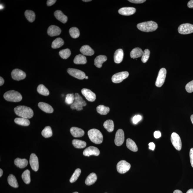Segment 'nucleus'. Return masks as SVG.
<instances>
[{"label":"nucleus","mask_w":193,"mask_h":193,"mask_svg":"<svg viewBox=\"0 0 193 193\" xmlns=\"http://www.w3.org/2000/svg\"><path fill=\"white\" fill-rule=\"evenodd\" d=\"M14 111L18 116L26 119L32 118L34 115L32 109L24 105H19L16 107Z\"/></svg>","instance_id":"f257e3e1"},{"label":"nucleus","mask_w":193,"mask_h":193,"mask_svg":"<svg viewBox=\"0 0 193 193\" xmlns=\"http://www.w3.org/2000/svg\"><path fill=\"white\" fill-rule=\"evenodd\" d=\"M137 27L142 32H152L157 29L158 24L155 21H150L140 23L137 25Z\"/></svg>","instance_id":"f03ea898"},{"label":"nucleus","mask_w":193,"mask_h":193,"mask_svg":"<svg viewBox=\"0 0 193 193\" xmlns=\"http://www.w3.org/2000/svg\"><path fill=\"white\" fill-rule=\"evenodd\" d=\"M88 135L90 141L95 144H100L103 142V135L99 130L96 129L89 130Z\"/></svg>","instance_id":"7ed1b4c3"},{"label":"nucleus","mask_w":193,"mask_h":193,"mask_svg":"<svg viewBox=\"0 0 193 193\" xmlns=\"http://www.w3.org/2000/svg\"><path fill=\"white\" fill-rule=\"evenodd\" d=\"M4 98L8 101L19 102L22 99V96L19 92L14 90H9L4 95Z\"/></svg>","instance_id":"20e7f679"},{"label":"nucleus","mask_w":193,"mask_h":193,"mask_svg":"<svg viewBox=\"0 0 193 193\" xmlns=\"http://www.w3.org/2000/svg\"><path fill=\"white\" fill-rule=\"evenodd\" d=\"M87 103L82 98L81 96L78 93L75 94V100L71 105V108L72 110H76L80 111L83 109V107L86 105Z\"/></svg>","instance_id":"39448f33"},{"label":"nucleus","mask_w":193,"mask_h":193,"mask_svg":"<svg viewBox=\"0 0 193 193\" xmlns=\"http://www.w3.org/2000/svg\"><path fill=\"white\" fill-rule=\"evenodd\" d=\"M171 140L173 146L178 151H180L182 148V142L180 137L175 132H173L171 135Z\"/></svg>","instance_id":"423d86ee"},{"label":"nucleus","mask_w":193,"mask_h":193,"mask_svg":"<svg viewBox=\"0 0 193 193\" xmlns=\"http://www.w3.org/2000/svg\"><path fill=\"white\" fill-rule=\"evenodd\" d=\"M131 166L129 163L125 160L119 162L117 165V171L120 174H125L131 168Z\"/></svg>","instance_id":"0eeeda50"},{"label":"nucleus","mask_w":193,"mask_h":193,"mask_svg":"<svg viewBox=\"0 0 193 193\" xmlns=\"http://www.w3.org/2000/svg\"><path fill=\"white\" fill-rule=\"evenodd\" d=\"M166 73L167 71L165 68H162L160 70L155 83L156 86L160 87L164 85L165 80Z\"/></svg>","instance_id":"6e6552de"},{"label":"nucleus","mask_w":193,"mask_h":193,"mask_svg":"<svg viewBox=\"0 0 193 193\" xmlns=\"http://www.w3.org/2000/svg\"><path fill=\"white\" fill-rule=\"evenodd\" d=\"M128 76L129 73L128 72L125 71L118 73L113 76L112 80L113 83H121L125 79L127 78Z\"/></svg>","instance_id":"1a4fd4ad"},{"label":"nucleus","mask_w":193,"mask_h":193,"mask_svg":"<svg viewBox=\"0 0 193 193\" xmlns=\"http://www.w3.org/2000/svg\"><path fill=\"white\" fill-rule=\"evenodd\" d=\"M178 32L182 34H187L193 33V25L189 24H181L178 28Z\"/></svg>","instance_id":"9d476101"},{"label":"nucleus","mask_w":193,"mask_h":193,"mask_svg":"<svg viewBox=\"0 0 193 193\" xmlns=\"http://www.w3.org/2000/svg\"><path fill=\"white\" fill-rule=\"evenodd\" d=\"M67 72L71 75L79 80H83L85 78V73L81 71L76 69L69 68L67 70Z\"/></svg>","instance_id":"9b49d317"},{"label":"nucleus","mask_w":193,"mask_h":193,"mask_svg":"<svg viewBox=\"0 0 193 193\" xmlns=\"http://www.w3.org/2000/svg\"><path fill=\"white\" fill-rule=\"evenodd\" d=\"M11 77L14 80L19 81L26 78V75L24 72L19 69H14L11 73Z\"/></svg>","instance_id":"f8f14e48"},{"label":"nucleus","mask_w":193,"mask_h":193,"mask_svg":"<svg viewBox=\"0 0 193 193\" xmlns=\"http://www.w3.org/2000/svg\"><path fill=\"white\" fill-rule=\"evenodd\" d=\"M124 132L122 130L119 129L115 134V142L117 146H121L124 142Z\"/></svg>","instance_id":"ddd939ff"},{"label":"nucleus","mask_w":193,"mask_h":193,"mask_svg":"<svg viewBox=\"0 0 193 193\" xmlns=\"http://www.w3.org/2000/svg\"><path fill=\"white\" fill-rule=\"evenodd\" d=\"M100 154V150L98 148L94 146L89 147L84 150L83 152L84 156L88 157L91 155L98 156Z\"/></svg>","instance_id":"4468645a"},{"label":"nucleus","mask_w":193,"mask_h":193,"mask_svg":"<svg viewBox=\"0 0 193 193\" xmlns=\"http://www.w3.org/2000/svg\"><path fill=\"white\" fill-rule=\"evenodd\" d=\"M30 164L33 170L37 171L39 169V161L37 156L34 153H32L30 157Z\"/></svg>","instance_id":"2eb2a0df"},{"label":"nucleus","mask_w":193,"mask_h":193,"mask_svg":"<svg viewBox=\"0 0 193 193\" xmlns=\"http://www.w3.org/2000/svg\"><path fill=\"white\" fill-rule=\"evenodd\" d=\"M82 95L85 97L86 99L90 102L95 101L96 99V95L88 89L83 88L81 90Z\"/></svg>","instance_id":"dca6fc26"},{"label":"nucleus","mask_w":193,"mask_h":193,"mask_svg":"<svg viewBox=\"0 0 193 193\" xmlns=\"http://www.w3.org/2000/svg\"><path fill=\"white\" fill-rule=\"evenodd\" d=\"M61 32V30L58 26L52 25L49 27L48 29L47 33L48 35L51 37L58 36L60 35Z\"/></svg>","instance_id":"f3484780"},{"label":"nucleus","mask_w":193,"mask_h":193,"mask_svg":"<svg viewBox=\"0 0 193 193\" xmlns=\"http://www.w3.org/2000/svg\"><path fill=\"white\" fill-rule=\"evenodd\" d=\"M136 9L133 7H123L121 8L118 10V13L123 16H131L135 14L136 12Z\"/></svg>","instance_id":"a211bd4d"},{"label":"nucleus","mask_w":193,"mask_h":193,"mask_svg":"<svg viewBox=\"0 0 193 193\" xmlns=\"http://www.w3.org/2000/svg\"><path fill=\"white\" fill-rule=\"evenodd\" d=\"M38 106L41 110L46 113H51L54 111L53 108L50 105L44 102H39L38 104Z\"/></svg>","instance_id":"6ab92c4d"},{"label":"nucleus","mask_w":193,"mask_h":193,"mask_svg":"<svg viewBox=\"0 0 193 193\" xmlns=\"http://www.w3.org/2000/svg\"><path fill=\"white\" fill-rule=\"evenodd\" d=\"M70 132L75 137H80L85 135V132L83 130L77 127H72L70 129Z\"/></svg>","instance_id":"aec40b11"},{"label":"nucleus","mask_w":193,"mask_h":193,"mask_svg":"<svg viewBox=\"0 0 193 193\" xmlns=\"http://www.w3.org/2000/svg\"><path fill=\"white\" fill-rule=\"evenodd\" d=\"M124 53L122 49H118L115 52L114 56V60L115 63H120L123 61Z\"/></svg>","instance_id":"412c9836"},{"label":"nucleus","mask_w":193,"mask_h":193,"mask_svg":"<svg viewBox=\"0 0 193 193\" xmlns=\"http://www.w3.org/2000/svg\"><path fill=\"white\" fill-rule=\"evenodd\" d=\"M107 60V57L106 56L103 55H100L96 57L95 59V66L98 68H100L102 67V64L104 62L106 61Z\"/></svg>","instance_id":"4be33fe9"},{"label":"nucleus","mask_w":193,"mask_h":193,"mask_svg":"<svg viewBox=\"0 0 193 193\" xmlns=\"http://www.w3.org/2000/svg\"><path fill=\"white\" fill-rule=\"evenodd\" d=\"M54 15L56 19L63 24H66L68 20V18L62 11L57 10L54 13Z\"/></svg>","instance_id":"5701e85b"},{"label":"nucleus","mask_w":193,"mask_h":193,"mask_svg":"<svg viewBox=\"0 0 193 193\" xmlns=\"http://www.w3.org/2000/svg\"><path fill=\"white\" fill-rule=\"evenodd\" d=\"M80 52L84 55L91 56L94 54V51L90 46L85 45L82 46L80 49Z\"/></svg>","instance_id":"b1692460"},{"label":"nucleus","mask_w":193,"mask_h":193,"mask_svg":"<svg viewBox=\"0 0 193 193\" xmlns=\"http://www.w3.org/2000/svg\"><path fill=\"white\" fill-rule=\"evenodd\" d=\"M143 52V51L140 48H135L130 53V56L133 59L138 58L142 56Z\"/></svg>","instance_id":"393cba45"},{"label":"nucleus","mask_w":193,"mask_h":193,"mask_svg":"<svg viewBox=\"0 0 193 193\" xmlns=\"http://www.w3.org/2000/svg\"><path fill=\"white\" fill-rule=\"evenodd\" d=\"M14 164L17 167L23 169L27 166L28 161L26 159H21L18 158L15 160Z\"/></svg>","instance_id":"a878e982"},{"label":"nucleus","mask_w":193,"mask_h":193,"mask_svg":"<svg viewBox=\"0 0 193 193\" xmlns=\"http://www.w3.org/2000/svg\"><path fill=\"white\" fill-rule=\"evenodd\" d=\"M97 180L96 174L95 173H92L89 174L87 177L85 181V184L87 185H91L96 182Z\"/></svg>","instance_id":"bb28decb"},{"label":"nucleus","mask_w":193,"mask_h":193,"mask_svg":"<svg viewBox=\"0 0 193 193\" xmlns=\"http://www.w3.org/2000/svg\"><path fill=\"white\" fill-rule=\"evenodd\" d=\"M127 147L132 151L136 152L138 151V147L135 142L130 138H128L126 141Z\"/></svg>","instance_id":"cd10ccee"},{"label":"nucleus","mask_w":193,"mask_h":193,"mask_svg":"<svg viewBox=\"0 0 193 193\" xmlns=\"http://www.w3.org/2000/svg\"><path fill=\"white\" fill-rule=\"evenodd\" d=\"M74 63L77 64H84L86 63V58L82 54L76 56L74 59Z\"/></svg>","instance_id":"c85d7f7f"},{"label":"nucleus","mask_w":193,"mask_h":193,"mask_svg":"<svg viewBox=\"0 0 193 193\" xmlns=\"http://www.w3.org/2000/svg\"><path fill=\"white\" fill-rule=\"evenodd\" d=\"M8 184L11 187L14 188H18L19 187V184L16 180V178L14 175L10 174L8 178Z\"/></svg>","instance_id":"c756f323"},{"label":"nucleus","mask_w":193,"mask_h":193,"mask_svg":"<svg viewBox=\"0 0 193 193\" xmlns=\"http://www.w3.org/2000/svg\"><path fill=\"white\" fill-rule=\"evenodd\" d=\"M14 122L18 125L24 126H28L30 124V122L28 119L21 118H16Z\"/></svg>","instance_id":"7c9ffc66"},{"label":"nucleus","mask_w":193,"mask_h":193,"mask_svg":"<svg viewBox=\"0 0 193 193\" xmlns=\"http://www.w3.org/2000/svg\"><path fill=\"white\" fill-rule=\"evenodd\" d=\"M103 126L105 129L110 132H111L114 130V125L113 120H107L104 123Z\"/></svg>","instance_id":"2f4dec72"},{"label":"nucleus","mask_w":193,"mask_h":193,"mask_svg":"<svg viewBox=\"0 0 193 193\" xmlns=\"http://www.w3.org/2000/svg\"><path fill=\"white\" fill-rule=\"evenodd\" d=\"M37 91L38 93L44 95V96H48L49 94V92L48 89L44 85L41 84L38 86L37 88Z\"/></svg>","instance_id":"473e14b6"},{"label":"nucleus","mask_w":193,"mask_h":193,"mask_svg":"<svg viewBox=\"0 0 193 193\" xmlns=\"http://www.w3.org/2000/svg\"><path fill=\"white\" fill-rule=\"evenodd\" d=\"M97 113L100 115H106L109 113L110 109L109 107L100 105L97 107Z\"/></svg>","instance_id":"72a5a7b5"},{"label":"nucleus","mask_w":193,"mask_h":193,"mask_svg":"<svg viewBox=\"0 0 193 193\" xmlns=\"http://www.w3.org/2000/svg\"><path fill=\"white\" fill-rule=\"evenodd\" d=\"M64 44V41L61 38H57L53 42L52 47L54 49L58 48L61 47Z\"/></svg>","instance_id":"f704fd0d"},{"label":"nucleus","mask_w":193,"mask_h":193,"mask_svg":"<svg viewBox=\"0 0 193 193\" xmlns=\"http://www.w3.org/2000/svg\"><path fill=\"white\" fill-rule=\"evenodd\" d=\"M72 144L76 148H82L85 147L86 146V143L85 142L81 140L75 139L72 141Z\"/></svg>","instance_id":"c9c22d12"},{"label":"nucleus","mask_w":193,"mask_h":193,"mask_svg":"<svg viewBox=\"0 0 193 193\" xmlns=\"http://www.w3.org/2000/svg\"><path fill=\"white\" fill-rule=\"evenodd\" d=\"M26 19L29 22H33L35 20L36 15L34 11L31 10L26 11L25 12Z\"/></svg>","instance_id":"e433bc0d"},{"label":"nucleus","mask_w":193,"mask_h":193,"mask_svg":"<svg viewBox=\"0 0 193 193\" xmlns=\"http://www.w3.org/2000/svg\"><path fill=\"white\" fill-rule=\"evenodd\" d=\"M21 177L24 183L28 184L31 182L30 172L29 170L27 169L23 173Z\"/></svg>","instance_id":"4c0bfd02"},{"label":"nucleus","mask_w":193,"mask_h":193,"mask_svg":"<svg viewBox=\"0 0 193 193\" xmlns=\"http://www.w3.org/2000/svg\"><path fill=\"white\" fill-rule=\"evenodd\" d=\"M42 135L44 137L49 138L52 136L53 133L52 129L50 126H47L43 130Z\"/></svg>","instance_id":"58836bf2"},{"label":"nucleus","mask_w":193,"mask_h":193,"mask_svg":"<svg viewBox=\"0 0 193 193\" xmlns=\"http://www.w3.org/2000/svg\"><path fill=\"white\" fill-rule=\"evenodd\" d=\"M69 33L71 37L73 38H77L80 36V32L79 30L76 27H73L71 28L69 30Z\"/></svg>","instance_id":"ea45409f"},{"label":"nucleus","mask_w":193,"mask_h":193,"mask_svg":"<svg viewBox=\"0 0 193 193\" xmlns=\"http://www.w3.org/2000/svg\"><path fill=\"white\" fill-rule=\"evenodd\" d=\"M59 54L60 57L63 59H67L70 57L71 52L70 49H66L59 51Z\"/></svg>","instance_id":"a19ab883"},{"label":"nucleus","mask_w":193,"mask_h":193,"mask_svg":"<svg viewBox=\"0 0 193 193\" xmlns=\"http://www.w3.org/2000/svg\"><path fill=\"white\" fill-rule=\"evenodd\" d=\"M81 171V169H75L70 179V181L71 183H73L77 180L80 176Z\"/></svg>","instance_id":"79ce46f5"},{"label":"nucleus","mask_w":193,"mask_h":193,"mask_svg":"<svg viewBox=\"0 0 193 193\" xmlns=\"http://www.w3.org/2000/svg\"><path fill=\"white\" fill-rule=\"evenodd\" d=\"M75 100V96L73 94H68L66 95V103L68 105H72Z\"/></svg>","instance_id":"37998d69"},{"label":"nucleus","mask_w":193,"mask_h":193,"mask_svg":"<svg viewBox=\"0 0 193 193\" xmlns=\"http://www.w3.org/2000/svg\"><path fill=\"white\" fill-rule=\"evenodd\" d=\"M150 52L148 49H146L143 52V55L142 56L141 60L143 63H145L147 61L149 58Z\"/></svg>","instance_id":"c03bdc74"},{"label":"nucleus","mask_w":193,"mask_h":193,"mask_svg":"<svg viewBox=\"0 0 193 193\" xmlns=\"http://www.w3.org/2000/svg\"><path fill=\"white\" fill-rule=\"evenodd\" d=\"M185 89L188 93H191L193 92V80L189 82L186 85Z\"/></svg>","instance_id":"a18cd8bd"},{"label":"nucleus","mask_w":193,"mask_h":193,"mask_svg":"<svg viewBox=\"0 0 193 193\" xmlns=\"http://www.w3.org/2000/svg\"><path fill=\"white\" fill-rule=\"evenodd\" d=\"M142 118L141 115H135L133 118L132 121L133 123L135 124H136L138 122L141 121Z\"/></svg>","instance_id":"49530a36"},{"label":"nucleus","mask_w":193,"mask_h":193,"mask_svg":"<svg viewBox=\"0 0 193 193\" xmlns=\"http://www.w3.org/2000/svg\"><path fill=\"white\" fill-rule=\"evenodd\" d=\"M190 162L191 166L193 168V148H191L189 152Z\"/></svg>","instance_id":"de8ad7c7"},{"label":"nucleus","mask_w":193,"mask_h":193,"mask_svg":"<svg viewBox=\"0 0 193 193\" xmlns=\"http://www.w3.org/2000/svg\"><path fill=\"white\" fill-rule=\"evenodd\" d=\"M128 1L132 3H136V4H140V3H142L145 2L146 1L145 0H129Z\"/></svg>","instance_id":"09e8293b"},{"label":"nucleus","mask_w":193,"mask_h":193,"mask_svg":"<svg viewBox=\"0 0 193 193\" xmlns=\"http://www.w3.org/2000/svg\"><path fill=\"white\" fill-rule=\"evenodd\" d=\"M154 136L155 138H156V139L161 137V132L160 131H155L154 133Z\"/></svg>","instance_id":"8fccbe9b"},{"label":"nucleus","mask_w":193,"mask_h":193,"mask_svg":"<svg viewBox=\"0 0 193 193\" xmlns=\"http://www.w3.org/2000/svg\"><path fill=\"white\" fill-rule=\"evenodd\" d=\"M57 1L56 0H48L47 1V5L48 6H51L54 4Z\"/></svg>","instance_id":"3c124183"},{"label":"nucleus","mask_w":193,"mask_h":193,"mask_svg":"<svg viewBox=\"0 0 193 193\" xmlns=\"http://www.w3.org/2000/svg\"><path fill=\"white\" fill-rule=\"evenodd\" d=\"M149 149L152 150V151H154L155 147V145L154 143L153 142H150L149 143Z\"/></svg>","instance_id":"603ef678"},{"label":"nucleus","mask_w":193,"mask_h":193,"mask_svg":"<svg viewBox=\"0 0 193 193\" xmlns=\"http://www.w3.org/2000/svg\"><path fill=\"white\" fill-rule=\"evenodd\" d=\"M187 6L189 8H193V0H191L188 2Z\"/></svg>","instance_id":"864d4df0"},{"label":"nucleus","mask_w":193,"mask_h":193,"mask_svg":"<svg viewBox=\"0 0 193 193\" xmlns=\"http://www.w3.org/2000/svg\"><path fill=\"white\" fill-rule=\"evenodd\" d=\"M4 83V79L2 77H0V85H2Z\"/></svg>","instance_id":"5fc2aeb1"},{"label":"nucleus","mask_w":193,"mask_h":193,"mask_svg":"<svg viewBox=\"0 0 193 193\" xmlns=\"http://www.w3.org/2000/svg\"><path fill=\"white\" fill-rule=\"evenodd\" d=\"M173 193H183L182 192V191H181L179 190H178V189H177V190H176L174 191Z\"/></svg>","instance_id":"6e6d98bb"},{"label":"nucleus","mask_w":193,"mask_h":193,"mask_svg":"<svg viewBox=\"0 0 193 193\" xmlns=\"http://www.w3.org/2000/svg\"><path fill=\"white\" fill-rule=\"evenodd\" d=\"M186 193H193V189H189Z\"/></svg>","instance_id":"4d7b16f0"},{"label":"nucleus","mask_w":193,"mask_h":193,"mask_svg":"<svg viewBox=\"0 0 193 193\" xmlns=\"http://www.w3.org/2000/svg\"><path fill=\"white\" fill-rule=\"evenodd\" d=\"M3 174V171L2 169H0V177H1L2 176Z\"/></svg>","instance_id":"13d9d810"},{"label":"nucleus","mask_w":193,"mask_h":193,"mask_svg":"<svg viewBox=\"0 0 193 193\" xmlns=\"http://www.w3.org/2000/svg\"><path fill=\"white\" fill-rule=\"evenodd\" d=\"M191 122H192V123L193 125V115H191Z\"/></svg>","instance_id":"bf43d9fd"},{"label":"nucleus","mask_w":193,"mask_h":193,"mask_svg":"<svg viewBox=\"0 0 193 193\" xmlns=\"http://www.w3.org/2000/svg\"><path fill=\"white\" fill-rule=\"evenodd\" d=\"M85 1V2H89V1H91V0H88V1H87H87H86V0H85V1Z\"/></svg>","instance_id":"052dcab7"},{"label":"nucleus","mask_w":193,"mask_h":193,"mask_svg":"<svg viewBox=\"0 0 193 193\" xmlns=\"http://www.w3.org/2000/svg\"><path fill=\"white\" fill-rule=\"evenodd\" d=\"M3 8V7L2 5H1V9H2Z\"/></svg>","instance_id":"680f3d73"},{"label":"nucleus","mask_w":193,"mask_h":193,"mask_svg":"<svg viewBox=\"0 0 193 193\" xmlns=\"http://www.w3.org/2000/svg\"><path fill=\"white\" fill-rule=\"evenodd\" d=\"M88 77L87 76H86L85 77V79H86V80H87V79H88Z\"/></svg>","instance_id":"e2e57ef3"},{"label":"nucleus","mask_w":193,"mask_h":193,"mask_svg":"<svg viewBox=\"0 0 193 193\" xmlns=\"http://www.w3.org/2000/svg\"><path fill=\"white\" fill-rule=\"evenodd\" d=\"M73 193H79L78 192H74Z\"/></svg>","instance_id":"0e129e2a"},{"label":"nucleus","mask_w":193,"mask_h":193,"mask_svg":"<svg viewBox=\"0 0 193 193\" xmlns=\"http://www.w3.org/2000/svg\"></svg>","instance_id":"69168bd1"}]
</instances>
